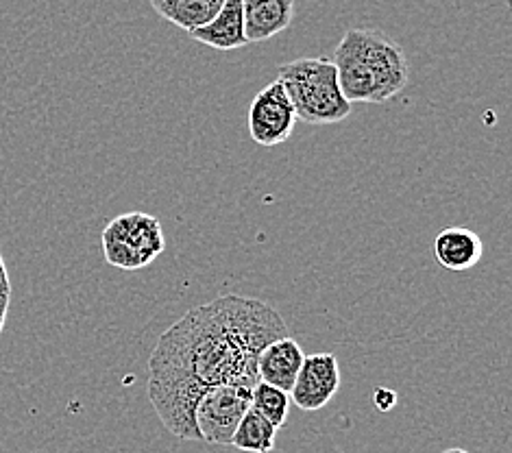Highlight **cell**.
<instances>
[{"instance_id":"10","label":"cell","mask_w":512,"mask_h":453,"mask_svg":"<svg viewBox=\"0 0 512 453\" xmlns=\"http://www.w3.org/2000/svg\"><path fill=\"white\" fill-rule=\"evenodd\" d=\"M247 42H266L286 31L295 18V0H242Z\"/></svg>"},{"instance_id":"2","label":"cell","mask_w":512,"mask_h":453,"mask_svg":"<svg viewBox=\"0 0 512 453\" xmlns=\"http://www.w3.org/2000/svg\"><path fill=\"white\" fill-rule=\"evenodd\" d=\"M338 85L345 99L380 105L408 85V57L395 40L377 29H349L334 51Z\"/></svg>"},{"instance_id":"3","label":"cell","mask_w":512,"mask_h":453,"mask_svg":"<svg viewBox=\"0 0 512 453\" xmlns=\"http://www.w3.org/2000/svg\"><path fill=\"white\" fill-rule=\"evenodd\" d=\"M277 70V81L284 85L297 120L308 125H336L349 118L353 105L340 92L332 59L303 57L288 61Z\"/></svg>"},{"instance_id":"11","label":"cell","mask_w":512,"mask_h":453,"mask_svg":"<svg viewBox=\"0 0 512 453\" xmlns=\"http://www.w3.org/2000/svg\"><path fill=\"white\" fill-rule=\"evenodd\" d=\"M484 253L482 238L469 227H447L434 240L436 262L447 271H469Z\"/></svg>"},{"instance_id":"6","label":"cell","mask_w":512,"mask_h":453,"mask_svg":"<svg viewBox=\"0 0 512 453\" xmlns=\"http://www.w3.org/2000/svg\"><path fill=\"white\" fill-rule=\"evenodd\" d=\"M297 125V114L284 85L277 79L253 96L249 105V133L260 146H277L286 142Z\"/></svg>"},{"instance_id":"12","label":"cell","mask_w":512,"mask_h":453,"mask_svg":"<svg viewBox=\"0 0 512 453\" xmlns=\"http://www.w3.org/2000/svg\"><path fill=\"white\" fill-rule=\"evenodd\" d=\"M151 7L157 16L190 33L210 22L223 7V0H151Z\"/></svg>"},{"instance_id":"5","label":"cell","mask_w":512,"mask_h":453,"mask_svg":"<svg viewBox=\"0 0 512 453\" xmlns=\"http://www.w3.org/2000/svg\"><path fill=\"white\" fill-rule=\"evenodd\" d=\"M251 390L238 384L207 390L194 408V427L199 440L210 445H231L240 419L251 408Z\"/></svg>"},{"instance_id":"7","label":"cell","mask_w":512,"mask_h":453,"mask_svg":"<svg viewBox=\"0 0 512 453\" xmlns=\"http://www.w3.org/2000/svg\"><path fill=\"white\" fill-rule=\"evenodd\" d=\"M340 390V366L334 353H312L303 358L301 371L290 390V403L299 410L325 408Z\"/></svg>"},{"instance_id":"13","label":"cell","mask_w":512,"mask_h":453,"mask_svg":"<svg viewBox=\"0 0 512 453\" xmlns=\"http://www.w3.org/2000/svg\"><path fill=\"white\" fill-rule=\"evenodd\" d=\"M275 438L277 427L268 423L262 414L249 408L236 427L231 447L247 453H273Z\"/></svg>"},{"instance_id":"9","label":"cell","mask_w":512,"mask_h":453,"mask_svg":"<svg viewBox=\"0 0 512 453\" xmlns=\"http://www.w3.org/2000/svg\"><path fill=\"white\" fill-rule=\"evenodd\" d=\"M190 38L199 44H205L216 51H238L245 48L247 35H245V14H242V0H223V7L218 14L190 31Z\"/></svg>"},{"instance_id":"8","label":"cell","mask_w":512,"mask_h":453,"mask_svg":"<svg viewBox=\"0 0 512 453\" xmlns=\"http://www.w3.org/2000/svg\"><path fill=\"white\" fill-rule=\"evenodd\" d=\"M303 358H306V353H303L297 340H292L290 336L273 340L271 345H266L262 349L258 358L260 382L282 388L290 395L292 386H295V379L301 371Z\"/></svg>"},{"instance_id":"15","label":"cell","mask_w":512,"mask_h":453,"mask_svg":"<svg viewBox=\"0 0 512 453\" xmlns=\"http://www.w3.org/2000/svg\"><path fill=\"white\" fill-rule=\"evenodd\" d=\"M373 403L377 406V410L388 412L390 408H395L397 393H395V390H390V388H377L373 393Z\"/></svg>"},{"instance_id":"16","label":"cell","mask_w":512,"mask_h":453,"mask_svg":"<svg viewBox=\"0 0 512 453\" xmlns=\"http://www.w3.org/2000/svg\"><path fill=\"white\" fill-rule=\"evenodd\" d=\"M0 297H11V281H9L3 253H0Z\"/></svg>"},{"instance_id":"1","label":"cell","mask_w":512,"mask_h":453,"mask_svg":"<svg viewBox=\"0 0 512 453\" xmlns=\"http://www.w3.org/2000/svg\"><path fill=\"white\" fill-rule=\"evenodd\" d=\"M284 318L260 299L225 295L192 308L168 327L149 358L146 395L166 430L199 440L194 408L210 388L260 382L258 358L288 336Z\"/></svg>"},{"instance_id":"14","label":"cell","mask_w":512,"mask_h":453,"mask_svg":"<svg viewBox=\"0 0 512 453\" xmlns=\"http://www.w3.org/2000/svg\"><path fill=\"white\" fill-rule=\"evenodd\" d=\"M251 408L262 414L268 423L275 425L279 430V427H284L288 421L290 395L282 388L258 382L251 390Z\"/></svg>"},{"instance_id":"17","label":"cell","mask_w":512,"mask_h":453,"mask_svg":"<svg viewBox=\"0 0 512 453\" xmlns=\"http://www.w3.org/2000/svg\"><path fill=\"white\" fill-rule=\"evenodd\" d=\"M11 297H0V334H3L5 323H7V312H9Z\"/></svg>"},{"instance_id":"4","label":"cell","mask_w":512,"mask_h":453,"mask_svg":"<svg viewBox=\"0 0 512 453\" xmlns=\"http://www.w3.org/2000/svg\"><path fill=\"white\" fill-rule=\"evenodd\" d=\"M166 249L162 223L151 214L129 212L114 218L103 231L107 264L123 271H138L153 264Z\"/></svg>"},{"instance_id":"18","label":"cell","mask_w":512,"mask_h":453,"mask_svg":"<svg viewBox=\"0 0 512 453\" xmlns=\"http://www.w3.org/2000/svg\"><path fill=\"white\" fill-rule=\"evenodd\" d=\"M443 453H469L467 449H460V447H454V449H445Z\"/></svg>"}]
</instances>
